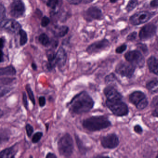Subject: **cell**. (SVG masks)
I'll use <instances>...</instances> for the list:
<instances>
[{
  "label": "cell",
  "instance_id": "26",
  "mask_svg": "<svg viewBox=\"0 0 158 158\" xmlns=\"http://www.w3.org/2000/svg\"><path fill=\"white\" fill-rule=\"evenodd\" d=\"M20 35V45L21 46H23L27 43L28 38H27V34L26 32L21 29L19 32Z\"/></svg>",
  "mask_w": 158,
  "mask_h": 158
},
{
  "label": "cell",
  "instance_id": "23",
  "mask_svg": "<svg viewBox=\"0 0 158 158\" xmlns=\"http://www.w3.org/2000/svg\"><path fill=\"white\" fill-rule=\"evenodd\" d=\"M75 139L79 152H81V154H86L87 151L86 148L85 147L82 140H81V139L79 138V137L77 135H75Z\"/></svg>",
  "mask_w": 158,
  "mask_h": 158
},
{
  "label": "cell",
  "instance_id": "40",
  "mask_svg": "<svg viewBox=\"0 0 158 158\" xmlns=\"http://www.w3.org/2000/svg\"><path fill=\"white\" fill-rule=\"evenodd\" d=\"M11 90V89L10 88L6 87L2 88L1 87V97L2 98L3 96H5L7 93H9L10 91Z\"/></svg>",
  "mask_w": 158,
  "mask_h": 158
},
{
  "label": "cell",
  "instance_id": "18",
  "mask_svg": "<svg viewBox=\"0 0 158 158\" xmlns=\"http://www.w3.org/2000/svg\"><path fill=\"white\" fill-rule=\"evenodd\" d=\"M148 67L151 73L158 76V59L154 56L149 58L147 61Z\"/></svg>",
  "mask_w": 158,
  "mask_h": 158
},
{
  "label": "cell",
  "instance_id": "22",
  "mask_svg": "<svg viewBox=\"0 0 158 158\" xmlns=\"http://www.w3.org/2000/svg\"><path fill=\"white\" fill-rule=\"evenodd\" d=\"M152 109V114L155 117H158V97L153 98L151 104Z\"/></svg>",
  "mask_w": 158,
  "mask_h": 158
},
{
  "label": "cell",
  "instance_id": "48",
  "mask_svg": "<svg viewBox=\"0 0 158 158\" xmlns=\"http://www.w3.org/2000/svg\"><path fill=\"white\" fill-rule=\"evenodd\" d=\"M31 66H32V68H33L34 71H36L37 69V66L36 64L35 63H32Z\"/></svg>",
  "mask_w": 158,
  "mask_h": 158
},
{
  "label": "cell",
  "instance_id": "51",
  "mask_svg": "<svg viewBox=\"0 0 158 158\" xmlns=\"http://www.w3.org/2000/svg\"><path fill=\"white\" fill-rule=\"evenodd\" d=\"M156 158H158V154H157V156H156Z\"/></svg>",
  "mask_w": 158,
  "mask_h": 158
},
{
  "label": "cell",
  "instance_id": "41",
  "mask_svg": "<svg viewBox=\"0 0 158 158\" xmlns=\"http://www.w3.org/2000/svg\"><path fill=\"white\" fill-rule=\"evenodd\" d=\"M39 103L40 106L41 108L44 107L46 105V99L44 96H40L39 98Z\"/></svg>",
  "mask_w": 158,
  "mask_h": 158
},
{
  "label": "cell",
  "instance_id": "50",
  "mask_svg": "<svg viewBox=\"0 0 158 158\" xmlns=\"http://www.w3.org/2000/svg\"><path fill=\"white\" fill-rule=\"evenodd\" d=\"M118 1V0H110V2L112 3H115L116 2H117Z\"/></svg>",
  "mask_w": 158,
  "mask_h": 158
},
{
  "label": "cell",
  "instance_id": "28",
  "mask_svg": "<svg viewBox=\"0 0 158 158\" xmlns=\"http://www.w3.org/2000/svg\"><path fill=\"white\" fill-rule=\"evenodd\" d=\"M10 134L8 129H1V143L2 144L3 142H7L10 139Z\"/></svg>",
  "mask_w": 158,
  "mask_h": 158
},
{
  "label": "cell",
  "instance_id": "8",
  "mask_svg": "<svg viewBox=\"0 0 158 158\" xmlns=\"http://www.w3.org/2000/svg\"><path fill=\"white\" fill-rule=\"evenodd\" d=\"M155 14L148 11H140L133 15L129 18L130 23L134 26H138L149 21Z\"/></svg>",
  "mask_w": 158,
  "mask_h": 158
},
{
  "label": "cell",
  "instance_id": "52",
  "mask_svg": "<svg viewBox=\"0 0 158 158\" xmlns=\"http://www.w3.org/2000/svg\"></svg>",
  "mask_w": 158,
  "mask_h": 158
},
{
  "label": "cell",
  "instance_id": "1",
  "mask_svg": "<svg viewBox=\"0 0 158 158\" xmlns=\"http://www.w3.org/2000/svg\"><path fill=\"white\" fill-rule=\"evenodd\" d=\"M95 102L91 96L86 91L76 95L66 106L69 111L75 114H82L90 111L94 107Z\"/></svg>",
  "mask_w": 158,
  "mask_h": 158
},
{
  "label": "cell",
  "instance_id": "31",
  "mask_svg": "<svg viewBox=\"0 0 158 158\" xmlns=\"http://www.w3.org/2000/svg\"><path fill=\"white\" fill-rule=\"evenodd\" d=\"M15 80V78L10 77H2L1 78V84L2 85H8L11 84Z\"/></svg>",
  "mask_w": 158,
  "mask_h": 158
},
{
  "label": "cell",
  "instance_id": "47",
  "mask_svg": "<svg viewBox=\"0 0 158 158\" xmlns=\"http://www.w3.org/2000/svg\"><path fill=\"white\" fill-rule=\"evenodd\" d=\"M4 53L2 52V50H1V63H2L4 62Z\"/></svg>",
  "mask_w": 158,
  "mask_h": 158
},
{
  "label": "cell",
  "instance_id": "29",
  "mask_svg": "<svg viewBox=\"0 0 158 158\" xmlns=\"http://www.w3.org/2000/svg\"><path fill=\"white\" fill-rule=\"evenodd\" d=\"M43 134L42 132H37L35 133L33 136L32 141L34 144L38 143L43 136Z\"/></svg>",
  "mask_w": 158,
  "mask_h": 158
},
{
  "label": "cell",
  "instance_id": "34",
  "mask_svg": "<svg viewBox=\"0 0 158 158\" xmlns=\"http://www.w3.org/2000/svg\"><path fill=\"white\" fill-rule=\"evenodd\" d=\"M136 45L138 48L143 53H146L148 52V48L146 44L142 43H138Z\"/></svg>",
  "mask_w": 158,
  "mask_h": 158
},
{
  "label": "cell",
  "instance_id": "20",
  "mask_svg": "<svg viewBox=\"0 0 158 158\" xmlns=\"http://www.w3.org/2000/svg\"><path fill=\"white\" fill-rule=\"evenodd\" d=\"M69 30V27L65 26H56L53 31V34L57 37H63L68 34Z\"/></svg>",
  "mask_w": 158,
  "mask_h": 158
},
{
  "label": "cell",
  "instance_id": "6",
  "mask_svg": "<svg viewBox=\"0 0 158 158\" xmlns=\"http://www.w3.org/2000/svg\"><path fill=\"white\" fill-rule=\"evenodd\" d=\"M126 60L135 67L142 68L145 64V58L142 53L138 50L130 51L125 54Z\"/></svg>",
  "mask_w": 158,
  "mask_h": 158
},
{
  "label": "cell",
  "instance_id": "24",
  "mask_svg": "<svg viewBox=\"0 0 158 158\" xmlns=\"http://www.w3.org/2000/svg\"><path fill=\"white\" fill-rule=\"evenodd\" d=\"M39 41H40L41 45L45 47H48L50 44V41L49 38L47 34H41L39 37Z\"/></svg>",
  "mask_w": 158,
  "mask_h": 158
},
{
  "label": "cell",
  "instance_id": "44",
  "mask_svg": "<svg viewBox=\"0 0 158 158\" xmlns=\"http://www.w3.org/2000/svg\"><path fill=\"white\" fill-rule=\"evenodd\" d=\"M70 4L73 5H78L82 2V0H66Z\"/></svg>",
  "mask_w": 158,
  "mask_h": 158
},
{
  "label": "cell",
  "instance_id": "12",
  "mask_svg": "<svg viewBox=\"0 0 158 158\" xmlns=\"http://www.w3.org/2000/svg\"><path fill=\"white\" fill-rule=\"evenodd\" d=\"M157 27L154 24H147L140 29L139 36L140 40H148L155 35Z\"/></svg>",
  "mask_w": 158,
  "mask_h": 158
},
{
  "label": "cell",
  "instance_id": "46",
  "mask_svg": "<svg viewBox=\"0 0 158 158\" xmlns=\"http://www.w3.org/2000/svg\"><path fill=\"white\" fill-rule=\"evenodd\" d=\"M4 43H5V41H4V39L1 38V48L2 49L3 47H4Z\"/></svg>",
  "mask_w": 158,
  "mask_h": 158
},
{
  "label": "cell",
  "instance_id": "27",
  "mask_svg": "<svg viewBox=\"0 0 158 158\" xmlns=\"http://www.w3.org/2000/svg\"><path fill=\"white\" fill-rule=\"evenodd\" d=\"M138 5V0H129L126 7L125 10H126L127 12H130L134 9H135Z\"/></svg>",
  "mask_w": 158,
  "mask_h": 158
},
{
  "label": "cell",
  "instance_id": "11",
  "mask_svg": "<svg viewBox=\"0 0 158 158\" xmlns=\"http://www.w3.org/2000/svg\"><path fill=\"white\" fill-rule=\"evenodd\" d=\"M67 54L63 48H60L56 52L55 59L52 64L51 65V71L55 69L56 66L59 69H61L66 64L67 61Z\"/></svg>",
  "mask_w": 158,
  "mask_h": 158
},
{
  "label": "cell",
  "instance_id": "15",
  "mask_svg": "<svg viewBox=\"0 0 158 158\" xmlns=\"http://www.w3.org/2000/svg\"><path fill=\"white\" fill-rule=\"evenodd\" d=\"M85 17L88 22H91L94 20H102L103 18L101 10L96 7L89 8L85 12Z\"/></svg>",
  "mask_w": 158,
  "mask_h": 158
},
{
  "label": "cell",
  "instance_id": "49",
  "mask_svg": "<svg viewBox=\"0 0 158 158\" xmlns=\"http://www.w3.org/2000/svg\"><path fill=\"white\" fill-rule=\"evenodd\" d=\"M82 1H83L84 3L87 4V3H91V2H93L94 0H82Z\"/></svg>",
  "mask_w": 158,
  "mask_h": 158
},
{
  "label": "cell",
  "instance_id": "19",
  "mask_svg": "<svg viewBox=\"0 0 158 158\" xmlns=\"http://www.w3.org/2000/svg\"><path fill=\"white\" fill-rule=\"evenodd\" d=\"M16 70L12 65L2 67L0 69L1 76H14L16 75Z\"/></svg>",
  "mask_w": 158,
  "mask_h": 158
},
{
  "label": "cell",
  "instance_id": "37",
  "mask_svg": "<svg viewBox=\"0 0 158 158\" xmlns=\"http://www.w3.org/2000/svg\"><path fill=\"white\" fill-rule=\"evenodd\" d=\"M23 104L25 108L27 110L28 109V102L27 101V96L26 93L25 92H23Z\"/></svg>",
  "mask_w": 158,
  "mask_h": 158
},
{
  "label": "cell",
  "instance_id": "21",
  "mask_svg": "<svg viewBox=\"0 0 158 158\" xmlns=\"http://www.w3.org/2000/svg\"><path fill=\"white\" fill-rule=\"evenodd\" d=\"M146 88L152 93H158V80L153 79L146 84Z\"/></svg>",
  "mask_w": 158,
  "mask_h": 158
},
{
  "label": "cell",
  "instance_id": "42",
  "mask_svg": "<svg viewBox=\"0 0 158 158\" xmlns=\"http://www.w3.org/2000/svg\"><path fill=\"white\" fill-rule=\"evenodd\" d=\"M134 130L135 133L138 134H141L143 132V129L139 125H136L134 127Z\"/></svg>",
  "mask_w": 158,
  "mask_h": 158
},
{
  "label": "cell",
  "instance_id": "30",
  "mask_svg": "<svg viewBox=\"0 0 158 158\" xmlns=\"http://www.w3.org/2000/svg\"><path fill=\"white\" fill-rule=\"evenodd\" d=\"M59 0H48L47 5L52 10H55L59 5Z\"/></svg>",
  "mask_w": 158,
  "mask_h": 158
},
{
  "label": "cell",
  "instance_id": "13",
  "mask_svg": "<svg viewBox=\"0 0 158 158\" xmlns=\"http://www.w3.org/2000/svg\"><path fill=\"white\" fill-rule=\"evenodd\" d=\"M110 44L109 40L105 39L96 41L87 48V52L89 54L98 53L109 48Z\"/></svg>",
  "mask_w": 158,
  "mask_h": 158
},
{
  "label": "cell",
  "instance_id": "33",
  "mask_svg": "<svg viewBox=\"0 0 158 158\" xmlns=\"http://www.w3.org/2000/svg\"><path fill=\"white\" fill-rule=\"evenodd\" d=\"M0 11H1V13H0V15H1L0 19H1V22H2V21L5 20V17H6V9H5V7L2 4H1Z\"/></svg>",
  "mask_w": 158,
  "mask_h": 158
},
{
  "label": "cell",
  "instance_id": "2",
  "mask_svg": "<svg viewBox=\"0 0 158 158\" xmlns=\"http://www.w3.org/2000/svg\"><path fill=\"white\" fill-rule=\"evenodd\" d=\"M111 125V123L108 117L103 115L93 116L84 119L82 126L86 130L90 132L100 131L108 128Z\"/></svg>",
  "mask_w": 158,
  "mask_h": 158
},
{
  "label": "cell",
  "instance_id": "32",
  "mask_svg": "<svg viewBox=\"0 0 158 158\" xmlns=\"http://www.w3.org/2000/svg\"><path fill=\"white\" fill-rule=\"evenodd\" d=\"M25 129L26 130L27 135L28 137H31L34 132V129L33 127L31 124L27 123L26 125Z\"/></svg>",
  "mask_w": 158,
  "mask_h": 158
},
{
  "label": "cell",
  "instance_id": "14",
  "mask_svg": "<svg viewBox=\"0 0 158 158\" xmlns=\"http://www.w3.org/2000/svg\"><path fill=\"white\" fill-rule=\"evenodd\" d=\"M1 27L4 30L12 33H19L22 28L21 24L13 19H8L2 21L1 22Z\"/></svg>",
  "mask_w": 158,
  "mask_h": 158
},
{
  "label": "cell",
  "instance_id": "38",
  "mask_svg": "<svg viewBox=\"0 0 158 158\" xmlns=\"http://www.w3.org/2000/svg\"><path fill=\"white\" fill-rule=\"evenodd\" d=\"M50 23V20L49 18L47 16H44L41 20V26L42 27H46Z\"/></svg>",
  "mask_w": 158,
  "mask_h": 158
},
{
  "label": "cell",
  "instance_id": "43",
  "mask_svg": "<svg viewBox=\"0 0 158 158\" xmlns=\"http://www.w3.org/2000/svg\"><path fill=\"white\" fill-rule=\"evenodd\" d=\"M150 6L153 8H156L158 7V0H152Z\"/></svg>",
  "mask_w": 158,
  "mask_h": 158
},
{
  "label": "cell",
  "instance_id": "9",
  "mask_svg": "<svg viewBox=\"0 0 158 158\" xmlns=\"http://www.w3.org/2000/svg\"><path fill=\"white\" fill-rule=\"evenodd\" d=\"M9 10L10 15L15 18L23 17L26 11L24 3L22 0H14L10 5Z\"/></svg>",
  "mask_w": 158,
  "mask_h": 158
},
{
  "label": "cell",
  "instance_id": "36",
  "mask_svg": "<svg viewBox=\"0 0 158 158\" xmlns=\"http://www.w3.org/2000/svg\"><path fill=\"white\" fill-rule=\"evenodd\" d=\"M137 34L136 32H133L130 33L127 37V40L128 41H133L136 39Z\"/></svg>",
  "mask_w": 158,
  "mask_h": 158
},
{
  "label": "cell",
  "instance_id": "35",
  "mask_svg": "<svg viewBox=\"0 0 158 158\" xmlns=\"http://www.w3.org/2000/svg\"><path fill=\"white\" fill-rule=\"evenodd\" d=\"M127 48V46L126 44H123L116 48L115 49V52L118 54H121V53H123L125 51Z\"/></svg>",
  "mask_w": 158,
  "mask_h": 158
},
{
  "label": "cell",
  "instance_id": "7",
  "mask_svg": "<svg viewBox=\"0 0 158 158\" xmlns=\"http://www.w3.org/2000/svg\"><path fill=\"white\" fill-rule=\"evenodd\" d=\"M135 66L128 62L122 61L115 67V72L123 77L131 78L135 70Z\"/></svg>",
  "mask_w": 158,
  "mask_h": 158
},
{
  "label": "cell",
  "instance_id": "17",
  "mask_svg": "<svg viewBox=\"0 0 158 158\" xmlns=\"http://www.w3.org/2000/svg\"><path fill=\"white\" fill-rule=\"evenodd\" d=\"M17 144H15L12 147L6 148L2 150L0 153V157L1 158H14L17 152L16 146Z\"/></svg>",
  "mask_w": 158,
  "mask_h": 158
},
{
  "label": "cell",
  "instance_id": "3",
  "mask_svg": "<svg viewBox=\"0 0 158 158\" xmlns=\"http://www.w3.org/2000/svg\"><path fill=\"white\" fill-rule=\"evenodd\" d=\"M58 149L61 156L70 157L73 154L74 141L73 137L69 133H65L58 142Z\"/></svg>",
  "mask_w": 158,
  "mask_h": 158
},
{
  "label": "cell",
  "instance_id": "16",
  "mask_svg": "<svg viewBox=\"0 0 158 158\" xmlns=\"http://www.w3.org/2000/svg\"><path fill=\"white\" fill-rule=\"evenodd\" d=\"M103 93L107 100L110 101L121 100L123 96L121 93L111 85L107 86L103 89Z\"/></svg>",
  "mask_w": 158,
  "mask_h": 158
},
{
  "label": "cell",
  "instance_id": "45",
  "mask_svg": "<svg viewBox=\"0 0 158 158\" xmlns=\"http://www.w3.org/2000/svg\"><path fill=\"white\" fill-rule=\"evenodd\" d=\"M46 158H57V156L54 153L52 152H48L46 155Z\"/></svg>",
  "mask_w": 158,
  "mask_h": 158
},
{
  "label": "cell",
  "instance_id": "5",
  "mask_svg": "<svg viewBox=\"0 0 158 158\" xmlns=\"http://www.w3.org/2000/svg\"><path fill=\"white\" fill-rule=\"evenodd\" d=\"M129 100L139 110H144L148 104V101L146 95L141 91L132 92L129 95Z\"/></svg>",
  "mask_w": 158,
  "mask_h": 158
},
{
  "label": "cell",
  "instance_id": "39",
  "mask_svg": "<svg viewBox=\"0 0 158 158\" xmlns=\"http://www.w3.org/2000/svg\"><path fill=\"white\" fill-rule=\"evenodd\" d=\"M116 79L115 75L114 73H111L108 75L105 78V82L106 83H109L112 81H114Z\"/></svg>",
  "mask_w": 158,
  "mask_h": 158
},
{
  "label": "cell",
  "instance_id": "4",
  "mask_svg": "<svg viewBox=\"0 0 158 158\" xmlns=\"http://www.w3.org/2000/svg\"><path fill=\"white\" fill-rule=\"evenodd\" d=\"M106 105L114 115L124 116L128 114L129 110L127 105L121 100L110 101L106 100Z\"/></svg>",
  "mask_w": 158,
  "mask_h": 158
},
{
  "label": "cell",
  "instance_id": "10",
  "mask_svg": "<svg viewBox=\"0 0 158 158\" xmlns=\"http://www.w3.org/2000/svg\"><path fill=\"white\" fill-rule=\"evenodd\" d=\"M119 143V138L115 134H108L101 139V144L104 148H115L118 147Z\"/></svg>",
  "mask_w": 158,
  "mask_h": 158
},
{
  "label": "cell",
  "instance_id": "25",
  "mask_svg": "<svg viewBox=\"0 0 158 158\" xmlns=\"http://www.w3.org/2000/svg\"><path fill=\"white\" fill-rule=\"evenodd\" d=\"M25 89L27 92V95H28V98L32 102L33 105L35 106V105L36 101L35 99V95H34V92L31 88V86L29 84H27L26 85Z\"/></svg>",
  "mask_w": 158,
  "mask_h": 158
}]
</instances>
